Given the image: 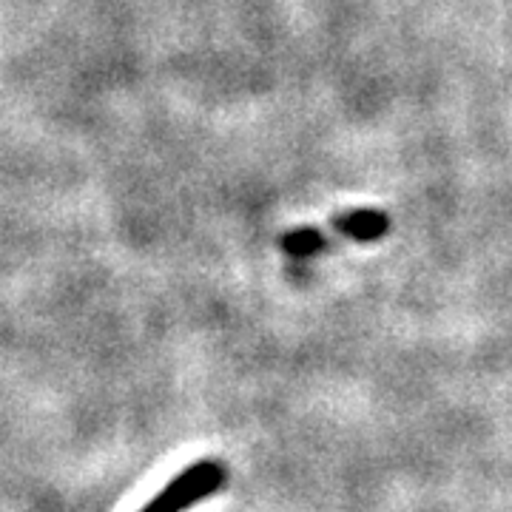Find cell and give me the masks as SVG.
Instances as JSON below:
<instances>
[{"instance_id":"cell-1","label":"cell","mask_w":512,"mask_h":512,"mask_svg":"<svg viewBox=\"0 0 512 512\" xmlns=\"http://www.w3.org/2000/svg\"><path fill=\"white\" fill-rule=\"evenodd\" d=\"M225 481H228V470L220 461L205 458V461L191 464L180 476L171 478L140 512H185L188 507L220 493Z\"/></svg>"},{"instance_id":"cell-3","label":"cell","mask_w":512,"mask_h":512,"mask_svg":"<svg viewBox=\"0 0 512 512\" xmlns=\"http://www.w3.org/2000/svg\"><path fill=\"white\" fill-rule=\"evenodd\" d=\"M282 248L293 259H308V256L328 248V237L316 228H296V231L282 237Z\"/></svg>"},{"instance_id":"cell-2","label":"cell","mask_w":512,"mask_h":512,"mask_svg":"<svg viewBox=\"0 0 512 512\" xmlns=\"http://www.w3.org/2000/svg\"><path fill=\"white\" fill-rule=\"evenodd\" d=\"M333 231L353 242H376L390 231V217L379 208H353L333 217Z\"/></svg>"}]
</instances>
